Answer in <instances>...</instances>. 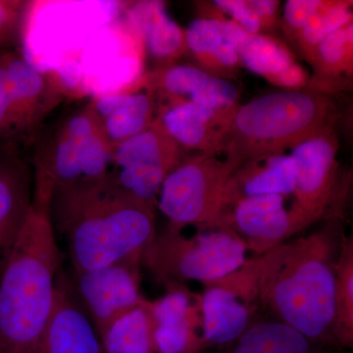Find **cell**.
<instances>
[{
	"instance_id": "1f68e13d",
	"label": "cell",
	"mask_w": 353,
	"mask_h": 353,
	"mask_svg": "<svg viewBox=\"0 0 353 353\" xmlns=\"http://www.w3.org/2000/svg\"><path fill=\"white\" fill-rule=\"evenodd\" d=\"M255 10L259 14L264 28L273 24L277 16L279 2L274 0H252Z\"/></svg>"
},
{
	"instance_id": "ffe728a7",
	"label": "cell",
	"mask_w": 353,
	"mask_h": 353,
	"mask_svg": "<svg viewBox=\"0 0 353 353\" xmlns=\"http://www.w3.org/2000/svg\"><path fill=\"white\" fill-rule=\"evenodd\" d=\"M234 23L217 18L192 21L185 31V46L206 69L233 71L240 63L234 41Z\"/></svg>"
},
{
	"instance_id": "7402d4cb",
	"label": "cell",
	"mask_w": 353,
	"mask_h": 353,
	"mask_svg": "<svg viewBox=\"0 0 353 353\" xmlns=\"http://www.w3.org/2000/svg\"><path fill=\"white\" fill-rule=\"evenodd\" d=\"M234 41L241 65L269 82L296 62L292 52L277 39L262 34H248L236 23Z\"/></svg>"
},
{
	"instance_id": "4fadbf2b",
	"label": "cell",
	"mask_w": 353,
	"mask_h": 353,
	"mask_svg": "<svg viewBox=\"0 0 353 353\" xmlns=\"http://www.w3.org/2000/svg\"><path fill=\"white\" fill-rule=\"evenodd\" d=\"M37 353H104L94 325L62 271L57 277L52 310Z\"/></svg>"
},
{
	"instance_id": "f546056e",
	"label": "cell",
	"mask_w": 353,
	"mask_h": 353,
	"mask_svg": "<svg viewBox=\"0 0 353 353\" xmlns=\"http://www.w3.org/2000/svg\"><path fill=\"white\" fill-rule=\"evenodd\" d=\"M322 2L320 0H289L285 2L283 11L285 28L296 34L317 12Z\"/></svg>"
},
{
	"instance_id": "4dcf8cb0",
	"label": "cell",
	"mask_w": 353,
	"mask_h": 353,
	"mask_svg": "<svg viewBox=\"0 0 353 353\" xmlns=\"http://www.w3.org/2000/svg\"><path fill=\"white\" fill-rule=\"evenodd\" d=\"M307 82V72L296 61L270 81L272 85L285 88V90H301L305 87Z\"/></svg>"
},
{
	"instance_id": "6da1fadb",
	"label": "cell",
	"mask_w": 353,
	"mask_h": 353,
	"mask_svg": "<svg viewBox=\"0 0 353 353\" xmlns=\"http://www.w3.org/2000/svg\"><path fill=\"white\" fill-rule=\"evenodd\" d=\"M50 217L75 273L143 255L157 234L154 205L128 194L109 173L53 190Z\"/></svg>"
},
{
	"instance_id": "ba28073f",
	"label": "cell",
	"mask_w": 353,
	"mask_h": 353,
	"mask_svg": "<svg viewBox=\"0 0 353 353\" xmlns=\"http://www.w3.org/2000/svg\"><path fill=\"white\" fill-rule=\"evenodd\" d=\"M182 152L155 118L145 131L114 146L109 175L128 194L154 205L164 179L182 161Z\"/></svg>"
},
{
	"instance_id": "30bf717a",
	"label": "cell",
	"mask_w": 353,
	"mask_h": 353,
	"mask_svg": "<svg viewBox=\"0 0 353 353\" xmlns=\"http://www.w3.org/2000/svg\"><path fill=\"white\" fill-rule=\"evenodd\" d=\"M141 257L134 255L102 268L75 273L77 296L101 341L114 323L145 301L139 294Z\"/></svg>"
},
{
	"instance_id": "484cf974",
	"label": "cell",
	"mask_w": 353,
	"mask_h": 353,
	"mask_svg": "<svg viewBox=\"0 0 353 353\" xmlns=\"http://www.w3.org/2000/svg\"><path fill=\"white\" fill-rule=\"evenodd\" d=\"M352 23V2L323 1L317 12L296 34L301 52L306 57L332 32Z\"/></svg>"
},
{
	"instance_id": "8fae6325",
	"label": "cell",
	"mask_w": 353,
	"mask_h": 353,
	"mask_svg": "<svg viewBox=\"0 0 353 353\" xmlns=\"http://www.w3.org/2000/svg\"><path fill=\"white\" fill-rule=\"evenodd\" d=\"M236 109L216 110L189 101H168L158 110L157 120L181 150L217 155L225 150Z\"/></svg>"
},
{
	"instance_id": "603a6c76",
	"label": "cell",
	"mask_w": 353,
	"mask_h": 353,
	"mask_svg": "<svg viewBox=\"0 0 353 353\" xmlns=\"http://www.w3.org/2000/svg\"><path fill=\"white\" fill-rule=\"evenodd\" d=\"M145 301L114 323L101 343L104 353H157Z\"/></svg>"
},
{
	"instance_id": "5b68a950",
	"label": "cell",
	"mask_w": 353,
	"mask_h": 353,
	"mask_svg": "<svg viewBox=\"0 0 353 353\" xmlns=\"http://www.w3.org/2000/svg\"><path fill=\"white\" fill-rule=\"evenodd\" d=\"M112 150L90 102L73 111L39 145L32 169L34 201L50 204L57 188L108 175Z\"/></svg>"
},
{
	"instance_id": "d4e9b609",
	"label": "cell",
	"mask_w": 353,
	"mask_h": 353,
	"mask_svg": "<svg viewBox=\"0 0 353 353\" xmlns=\"http://www.w3.org/2000/svg\"><path fill=\"white\" fill-rule=\"evenodd\" d=\"M352 43L353 26L350 23L327 36L307 58L323 78L352 74Z\"/></svg>"
},
{
	"instance_id": "9a60e30c",
	"label": "cell",
	"mask_w": 353,
	"mask_h": 353,
	"mask_svg": "<svg viewBox=\"0 0 353 353\" xmlns=\"http://www.w3.org/2000/svg\"><path fill=\"white\" fill-rule=\"evenodd\" d=\"M232 208L233 213L225 218L219 227L226 228L232 223L256 252H267L292 236V220L289 210L285 208V196L264 194L246 197Z\"/></svg>"
},
{
	"instance_id": "d6986e66",
	"label": "cell",
	"mask_w": 353,
	"mask_h": 353,
	"mask_svg": "<svg viewBox=\"0 0 353 353\" xmlns=\"http://www.w3.org/2000/svg\"><path fill=\"white\" fill-rule=\"evenodd\" d=\"M243 297L226 285L206 290L201 301L203 341L215 345L234 343L250 327V310Z\"/></svg>"
},
{
	"instance_id": "277c9868",
	"label": "cell",
	"mask_w": 353,
	"mask_h": 353,
	"mask_svg": "<svg viewBox=\"0 0 353 353\" xmlns=\"http://www.w3.org/2000/svg\"><path fill=\"white\" fill-rule=\"evenodd\" d=\"M334 104L323 92L285 90L238 106L232 118L225 159L239 165L292 150L304 139L332 128Z\"/></svg>"
},
{
	"instance_id": "52a82bcc",
	"label": "cell",
	"mask_w": 353,
	"mask_h": 353,
	"mask_svg": "<svg viewBox=\"0 0 353 353\" xmlns=\"http://www.w3.org/2000/svg\"><path fill=\"white\" fill-rule=\"evenodd\" d=\"M233 165L216 155L183 158L164 179L157 205L171 229L185 225H215L222 213L223 194Z\"/></svg>"
},
{
	"instance_id": "f1b7e54d",
	"label": "cell",
	"mask_w": 353,
	"mask_h": 353,
	"mask_svg": "<svg viewBox=\"0 0 353 353\" xmlns=\"http://www.w3.org/2000/svg\"><path fill=\"white\" fill-rule=\"evenodd\" d=\"M214 6L248 34H260L264 28L252 0H217Z\"/></svg>"
},
{
	"instance_id": "cb8c5ba5",
	"label": "cell",
	"mask_w": 353,
	"mask_h": 353,
	"mask_svg": "<svg viewBox=\"0 0 353 353\" xmlns=\"http://www.w3.org/2000/svg\"><path fill=\"white\" fill-rule=\"evenodd\" d=\"M334 345L352 347L353 343V245L343 239L336 262V317Z\"/></svg>"
},
{
	"instance_id": "7a4b0ae2",
	"label": "cell",
	"mask_w": 353,
	"mask_h": 353,
	"mask_svg": "<svg viewBox=\"0 0 353 353\" xmlns=\"http://www.w3.org/2000/svg\"><path fill=\"white\" fill-rule=\"evenodd\" d=\"M336 240L323 230L282 243L241 267L252 297L275 320L323 345H334Z\"/></svg>"
},
{
	"instance_id": "2e32d148",
	"label": "cell",
	"mask_w": 353,
	"mask_h": 353,
	"mask_svg": "<svg viewBox=\"0 0 353 353\" xmlns=\"http://www.w3.org/2000/svg\"><path fill=\"white\" fill-rule=\"evenodd\" d=\"M90 103L112 148L145 131L157 118V106L150 90L97 95Z\"/></svg>"
},
{
	"instance_id": "83f0119b",
	"label": "cell",
	"mask_w": 353,
	"mask_h": 353,
	"mask_svg": "<svg viewBox=\"0 0 353 353\" xmlns=\"http://www.w3.org/2000/svg\"><path fill=\"white\" fill-rule=\"evenodd\" d=\"M239 95L240 90L231 81L210 74L188 101L216 110H232L238 108Z\"/></svg>"
},
{
	"instance_id": "ac0fdd59",
	"label": "cell",
	"mask_w": 353,
	"mask_h": 353,
	"mask_svg": "<svg viewBox=\"0 0 353 353\" xmlns=\"http://www.w3.org/2000/svg\"><path fill=\"white\" fill-rule=\"evenodd\" d=\"M127 25L154 59L168 62L185 50V31L166 12L163 2H138L127 13Z\"/></svg>"
},
{
	"instance_id": "8992f818",
	"label": "cell",
	"mask_w": 353,
	"mask_h": 353,
	"mask_svg": "<svg viewBox=\"0 0 353 353\" xmlns=\"http://www.w3.org/2000/svg\"><path fill=\"white\" fill-rule=\"evenodd\" d=\"M245 241L221 228L187 239L179 230L155 234L143 253L145 262L161 280L217 282L245 264Z\"/></svg>"
},
{
	"instance_id": "44dd1931",
	"label": "cell",
	"mask_w": 353,
	"mask_h": 353,
	"mask_svg": "<svg viewBox=\"0 0 353 353\" xmlns=\"http://www.w3.org/2000/svg\"><path fill=\"white\" fill-rule=\"evenodd\" d=\"M228 353H327V350L326 345L310 340L289 325L272 320L248 327Z\"/></svg>"
},
{
	"instance_id": "e0dca14e",
	"label": "cell",
	"mask_w": 353,
	"mask_h": 353,
	"mask_svg": "<svg viewBox=\"0 0 353 353\" xmlns=\"http://www.w3.org/2000/svg\"><path fill=\"white\" fill-rule=\"evenodd\" d=\"M153 322V343L157 353H192L196 345L192 333L190 296L171 290L157 301H145Z\"/></svg>"
},
{
	"instance_id": "7c38bea8",
	"label": "cell",
	"mask_w": 353,
	"mask_h": 353,
	"mask_svg": "<svg viewBox=\"0 0 353 353\" xmlns=\"http://www.w3.org/2000/svg\"><path fill=\"white\" fill-rule=\"evenodd\" d=\"M34 174L12 146L0 145V277L32 208Z\"/></svg>"
},
{
	"instance_id": "3957f363",
	"label": "cell",
	"mask_w": 353,
	"mask_h": 353,
	"mask_svg": "<svg viewBox=\"0 0 353 353\" xmlns=\"http://www.w3.org/2000/svg\"><path fill=\"white\" fill-rule=\"evenodd\" d=\"M60 271L61 257L50 206L32 202L0 277V353H37Z\"/></svg>"
},
{
	"instance_id": "5bb4252c",
	"label": "cell",
	"mask_w": 353,
	"mask_h": 353,
	"mask_svg": "<svg viewBox=\"0 0 353 353\" xmlns=\"http://www.w3.org/2000/svg\"><path fill=\"white\" fill-rule=\"evenodd\" d=\"M296 176L294 160L285 152L246 160L228 179L223 194L221 217L228 209L246 197L294 194Z\"/></svg>"
},
{
	"instance_id": "4316f807",
	"label": "cell",
	"mask_w": 353,
	"mask_h": 353,
	"mask_svg": "<svg viewBox=\"0 0 353 353\" xmlns=\"http://www.w3.org/2000/svg\"><path fill=\"white\" fill-rule=\"evenodd\" d=\"M210 73L192 65H168L155 78L168 101H188Z\"/></svg>"
},
{
	"instance_id": "9c48e42d",
	"label": "cell",
	"mask_w": 353,
	"mask_h": 353,
	"mask_svg": "<svg viewBox=\"0 0 353 353\" xmlns=\"http://www.w3.org/2000/svg\"><path fill=\"white\" fill-rule=\"evenodd\" d=\"M338 148L333 128H330L290 150L296 169L294 202L289 210L292 234L319 220L333 202Z\"/></svg>"
}]
</instances>
